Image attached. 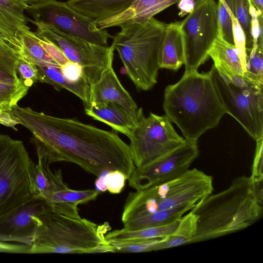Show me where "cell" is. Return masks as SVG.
<instances>
[{
    "label": "cell",
    "mask_w": 263,
    "mask_h": 263,
    "mask_svg": "<svg viewBox=\"0 0 263 263\" xmlns=\"http://www.w3.org/2000/svg\"><path fill=\"white\" fill-rule=\"evenodd\" d=\"M10 111L31 132L36 153L44 156L49 164L73 163L98 177L119 171L127 179L135 168L129 145L114 132L17 104Z\"/></svg>",
    "instance_id": "1"
},
{
    "label": "cell",
    "mask_w": 263,
    "mask_h": 263,
    "mask_svg": "<svg viewBox=\"0 0 263 263\" xmlns=\"http://www.w3.org/2000/svg\"><path fill=\"white\" fill-rule=\"evenodd\" d=\"M191 210L197 221L196 234L191 243L243 230L262 217V183L255 184L246 176L235 177L227 189L208 195Z\"/></svg>",
    "instance_id": "2"
},
{
    "label": "cell",
    "mask_w": 263,
    "mask_h": 263,
    "mask_svg": "<svg viewBox=\"0 0 263 263\" xmlns=\"http://www.w3.org/2000/svg\"><path fill=\"white\" fill-rule=\"evenodd\" d=\"M163 108L185 139L195 141L216 127L226 114L210 73L197 70L185 71L165 88Z\"/></svg>",
    "instance_id": "3"
},
{
    "label": "cell",
    "mask_w": 263,
    "mask_h": 263,
    "mask_svg": "<svg viewBox=\"0 0 263 263\" xmlns=\"http://www.w3.org/2000/svg\"><path fill=\"white\" fill-rule=\"evenodd\" d=\"M166 24L154 17L142 23H128L112 36L127 73L137 88L151 89L157 82Z\"/></svg>",
    "instance_id": "4"
},
{
    "label": "cell",
    "mask_w": 263,
    "mask_h": 263,
    "mask_svg": "<svg viewBox=\"0 0 263 263\" xmlns=\"http://www.w3.org/2000/svg\"><path fill=\"white\" fill-rule=\"evenodd\" d=\"M29 253L83 254L111 252L105 239L109 226L55 212L49 207L40 216Z\"/></svg>",
    "instance_id": "5"
},
{
    "label": "cell",
    "mask_w": 263,
    "mask_h": 263,
    "mask_svg": "<svg viewBox=\"0 0 263 263\" xmlns=\"http://www.w3.org/2000/svg\"><path fill=\"white\" fill-rule=\"evenodd\" d=\"M213 190L212 176L197 168L189 169L170 181L129 193L122 221L181 207L192 209Z\"/></svg>",
    "instance_id": "6"
},
{
    "label": "cell",
    "mask_w": 263,
    "mask_h": 263,
    "mask_svg": "<svg viewBox=\"0 0 263 263\" xmlns=\"http://www.w3.org/2000/svg\"><path fill=\"white\" fill-rule=\"evenodd\" d=\"M34 166L22 141L0 135V216L35 198Z\"/></svg>",
    "instance_id": "7"
},
{
    "label": "cell",
    "mask_w": 263,
    "mask_h": 263,
    "mask_svg": "<svg viewBox=\"0 0 263 263\" xmlns=\"http://www.w3.org/2000/svg\"><path fill=\"white\" fill-rule=\"evenodd\" d=\"M226 113L234 118L254 140L263 137V85L244 77L231 82L213 65L209 71Z\"/></svg>",
    "instance_id": "8"
},
{
    "label": "cell",
    "mask_w": 263,
    "mask_h": 263,
    "mask_svg": "<svg viewBox=\"0 0 263 263\" xmlns=\"http://www.w3.org/2000/svg\"><path fill=\"white\" fill-rule=\"evenodd\" d=\"M136 168L145 167L179 147L186 139L175 130L172 122L164 116L142 114L127 137Z\"/></svg>",
    "instance_id": "9"
},
{
    "label": "cell",
    "mask_w": 263,
    "mask_h": 263,
    "mask_svg": "<svg viewBox=\"0 0 263 263\" xmlns=\"http://www.w3.org/2000/svg\"><path fill=\"white\" fill-rule=\"evenodd\" d=\"M36 26V34L56 45L69 61L79 65L90 86L98 81L112 67L115 49L112 45L104 46L62 32L54 26L31 21Z\"/></svg>",
    "instance_id": "10"
},
{
    "label": "cell",
    "mask_w": 263,
    "mask_h": 263,
    "mask_svg": "<svg viewBox=\"0 0 263 263\" xmlns=\"http://www.w3.org/2000/svg\"><path fill=\"white\" fill-rule=\"evenodd\" d=\"M217 3L196 0L194 10L181 22L185 71L197 70L204 63L218 37Z\"/></svg>",
    "instance_id": "11"
},
{
    "label": "cell",
    "mask_w": 263,
    "mask_h": 263,
    "mask_svg": "<svg viewBox=\"0 0 263 263\" xmlns=\"http://www.w3.org/2000/svg\"><path fill=\"white\" fill-rule=\"evenodd\" d=\"M34 21L50 24L72 36L90 43L108 46L112 37L106 29L97 27V22L71 8L66 2L45 0L29 5L26 10Z\"/></svg>",
    "instance_id": "12"
},
{
    "label": "cell",
    "mask_w": 263,
    "mask_h": 263,
    "mask_svg": "<svg viewBox=\"0 0 263 263\" xmlns=\"http://www.w3.org/2000/svg\"><path fill=\"white\" fill-rule=\"evenodd\" d=\"M199 154L197 141L185 143L168 154L143 168H135L129 185L140 190L175 179L189 170Z\"/></svg>",
    "instance_id": "13"
},
{
    "label": "cell",
    "mask_w": 263,
    "mask_h": 263,
    "mask_svg": "<svg viewBox=\"0 0 263 263\" xmlns=\"http://www.w3.org/2000/svg\"><path fill=\"white\" fill-rule=\"evenodd\" d=\"M49 207L44 200L35 197L0 216V241L30 248L42 224L40 216Z\"/></svg>",
    "instance_id": "14"
},
{
    "label": "cell",
    "mask_w": 263,
    "mask_h": 263,
    "mask_svg": "<svg viewBox=\"0 0 263 263\" xmlns=\"http://www.w3.org/2000/svg\"><path fill=\"white\" fill-rule=\"evenodd\" d=\"M47 172L51 187L45 202L55 212L80 217L78 205L95 200L99 194L97 190H74L69 188L63 180L60 169L53 172L48 165Z\"/></svg>",
    "instance_id": "15"
},
{
    "label": "cell",
    "mask_w": 263,
    "mask_h": 263,
    "mask_svg": "<svg viewBox=\"0 0 263 263\" xmlns=\"http://www.w3.org/2000/svg\"><path fill=\"white\" fill-rule=\"evenodd\" d=\"M90 105L108 102L114 103L124 110L136 124L143 114L128 92L123 87L112 67L108 69L90 86Z\"/></svg>",
    "instance_id": "16"
},
{
    "label": "cell",
    "mask_w": 263,
    "mask_h": 263,
    "mask_svg": "<svg viewBox=\"0 0 263 263\" xmlns=\"http://www.w3.org/2000/svg\"><path fill=\"white\" fill-rule=\"evenodd\" d=\"M29 5L22 0H0V37L20 53L21 35L29 30L25 14Z\"/></svg>",
    "instance_id": "17"
},
{
    "label": "cell",
    "mask_w": 263,
    "mask_h": 263,
    "mask_svg": "<svg viewBox=\"0 0 263 263\" xmlns=\"http://www.w3.org/2000/svg\"><path fill=\"white\" fill-rule=\"evenodd\" d=\"M179 0H133L123 12L97 23L101 29L120 27L128 23H142L148 21Z\"/></svg>",
    "instance_id": "18"
},
{
    "label": "cell",
    "mask_w": 263,
    "mask_h": 263,
    "mask_svg": "<svg viewBox=\"0 0 263 263\" xmlns=\"http://www.w3.org/2000/svg\"><path fill=\"white\" fill-rule=\"evenodd\" d=\"M209 57L218 72L227 80L234 82L243 78V70L238 50L218 36L212 46Z\"/></svg>",
    "instance_id": "19"
},
{
    "label": "cell",
    "mask_w": 263,
    "mask_h": 263,
    "mask_svg": "<svg viewBox=\"0 0 263 263\" xmlns=\"http://www.w3.org/2000/svg\"><path fill=\"white\" fill-rule=\"evenodd\" d=\"M34 64L41 73V82L49 84L58 90L65 89L71 92L82 101L85 107L90 105V86L85 79L72 82L64 76L61 66L43 61Z\"/></svg>",
    "instance_id": "20"
},
{
    "label": "cell",
    "mask_w": 263,
    "mask_h": 263,
    "mask_svg": "<svg viewBox=\"0 0 263 263\" xmlns=\"http://www.w3.org/2000/svg\"><path fill=\"white\" fill-rule=\"evenodd\" d=\"M133 0H68L71 8L97 23L127 9Z\"/></svg>",
    "instance_id": "21"
},
{
    "label": "cell",
    "mask_w": 263,
    "mask_h": 263,
    "mask_svg": "<svg viewBox=\"0 0 263 263\" xmlns=\"http://www.w3.org/2000/svg\"><path fill=\"white\" fill-rule=\"evenodd\" d=\"M85 111L94 119L107 124L127 137L136 124L124 110L112 103L91 104L85 107Z\"/></svg>",
    "instance_id": "22"
},
{
    "label": "cell",
    "mask_w": 263,
    "mask_h": 263,
    "mask_svg": "<svg viewBox=\"0 0 263 263\" xmlns=\"http://www.w3.org/2000/svg\"><path fill=\"white\" fill-rule=\"evenodd\" d=\"M181 22L180 21L166 24L162 48L161 68L177 70L184 63Z\"/></svg>",
    "instance_id": "23"
},
{
    "label": "cell",
    "mask_w": 263,
    "mask_h": 263,
    "mask_svg": "<svg viewBox=\"0 0 263 263\" xmlns=\"http://www.w3.org/2000/svg\"><path fill=\"white\" fill-rule=\"evenodd\" d=\"M180 218L166 224L138 230L129 231L124 228L115 230L106 234L105 239L108 242H116L131 239L165 237L174 232L179 225Z\"/></svg>",
    "instance_id": "24"
},
{
    "label": "cell",
    "mask_w": 263,
    "mask_h": 263,
    "mask_svg": "<svg viewBox=\"0 0 263 263\" xmlns=\"http://www.w3.org/2000/svg\"><path fill=\"white\" fill-rule=\"evenodd\" d=\"M191 209L190 207L184 206L132 219L123 222V228L127 230L135 231L166 224L180 219L184 213Z\"/></svg>",
    "instance_id": "25"
},
{
    "label": "cell",
    "mask_w": 263,
    "mask_h": 263,
    "mask_svg": "<svg viewBox=\"0 0 263 263\" xmlns=\"http://www.w3.org/2000/svg\"><path fill=\"white\" fill-rule=\"evenodd\" d=\"M196 216L191 212L182 216L174 232L164 237L157 246L156 251L190 243L196 234Z\"/></svg>",
    "instance_id": "26"
},
{
    "label": "cell",
    "mask_w": 263,
    "mask_h": 263,
    "mask_svg": "<svg viewBox=\"0 0 263 263\" xmlns=\"http://www.w3.org/2000/svg\"><path fill=\"white\" fill-rule=\"evenodd\" d=\"M22 50L20 55L29 62L43 61L59 65L47 52L35 33L27 30L21 35ZM60 66V65H59Z\"/></svg>",
    "instance_id": "27"
},
{
    "label": "cell",
    "mask_w": 263,
    "mask_h": 263,
    "mask_svg": "<svg viewBox=\"0 0 263 263\" xmlns=\"http://www.w3.org/2000/svg\"><path fill=\"white\" fill-rule=\"evenodd\" d=\"M20 54L7 43L0 39V82H22L17 70V61Z\"/></svg>",
    "instance_id": "28"
},
{
    "label": "cell",
    "mask_w": 263,
    "mask_h": 263,
    "mask_svg": "<svg viewBox=\"0 0 263 263\" xmlns=\"http://www.w3.org/2000/svg\"><path fill=\"white\" fill-rule=\"evenodd\" d=\"M227 7L236 18L246 37V47L251 48L253 41L251 33V15L249 0H222Z\"/></svg>",
    "instance_id": "29"
},
{
    "label": "cell",
    "mask_w": 263,
    "mask_h": 263,
    "mask_svg": "<svg viewBox=\"0 0 263 263\" xmlns=\"http://www.w3.org/2000/svg\"><path fill=\"white\" fill-rule=\"evenodd\" d=\"M243 77L254 83L263 85V46L246 48Z\"/></svg>",
    "instance_id": "30"
},
{
    "label": "cell",
    "mask_w": 263,
    "mask_h": 263,
    "mask_svg": "<svg viewBox=\"0 0 263 263\" xmlns=\"http://www.w3.org/2000/svg\"><path fill=\"white\" fill-rule=\"evenodd\" d=\"M164 238L131 239L109 242L111 246V252H145L156 251L158 243Z\"/></svg>",
    "instance_id": "31"
},
{
    "label": "cell",
    "mask_w": 263,
    "mask_h": 263,
    "mask_svg": "<svg viewBox=\"0 0 263 263\" xmlns=\"http://www.w3.org/2000/svg\"><path fill=\"white\" fill-rule=\"evenodd\" d=\"M23 82L10 83L0 82V104L10 110L24 97L29 90Z\"/></svg>",
    "instance_id": "32"
},
{
    "label": "cell",
    "mask_w": 263,
    "mask_h": 263,
    "mask_svg": "<svg viewBox=\"0 0 263 263\" xmlns=\"http://www.w3.org/2000/svg\"><path fill=\"white\" fill-rule=\"evenodd\" d=\"M217 9L218 36L234 44L232 20L222 0H218Z\"/></svg>",
    "instance_id": "33"
},
{
    "label": "cell",
    "mask_w": 263,
    "mask_h": 263,
    "mask_svg": "<svg viewBox=\"0 0 263 263\" xmlns=\"http://www.w3.org/2000/svg\"><path fill=\"white\" fill-rule=\"evenodd\" d=\"M17 70L20 80L28 87L34 83L41 82V75L36 65L20 55L17 61Z\"/></svg>",
    "instance_id": "34"
},
{
    "label": "cell",
    "mask_w": 263,
    "mask_h": 263,
    "mask_svg": "<svg viewBox=\"0 0 263 263\" xmlns=\"http://www.w3.org/2000/svg\"><path fill=\"white\" fill-rule=\"evenodd\" d=\"M225 6L228 10L232 20L234 45L238 50L244 72L246 61V48L245 35L241 26L240 25L236 18L234 16V15L232 13V12L226 5Z\"/></svg>",
    "instance_id": "35"
},
{
    "label": "cell",
    "mask_w": 263,
    "mask_h": 263,
    "mask_svg": "<svg viewBox=\"0 0 263 263\" xmlns=\"http://www.w3.org/2000/svg\"><path fill=\"white\" fill-rule=\"evenodd\" d=\"M250 177L255 184L263 182V137L257 140Z\"/></svg>",
    "instance_id": "36"
},
{
    "label": "cell",
    "mask_w": 263,
    "mask_h": 263,
    "mask_svg": "<svg viewBox=\"0 0 263 263\" xmlns=\"http://www.w3.org/2000/svg\"><path fill=\"white\" fill-rule=\"evenodd\" d=\"M126 176L119 171H112L106 173L104 180L107 190L111 194H119L123 190L127 180Z\"/></svg>",
    "instance_id": "37"
},
{
    "label": "cell",
    "mask_w": 263,
    "mask_h": 263,
    "mask_svg": "<svg viewBox=\"0 0 263 263\" xmlns=\"http://www.w3.org/2000/svg\"><path fill=\"white\" fill-rule=\"evenodd\" d=\"M39 37L42 46L60 66H62L69 61L62 50L53 43L45 38Z\"/></svg>",
    "instance_id": "38"
},
{
    "label": "cell",
    "mask_w": 263,
    "mask_h": 263,
    "mask_svg": "<svg viewBox=\"0 0 263 263\" xmlns=\"http://www.w3.org/2000/svg\"><path fill=\"white\" fill-rule=\"evenodd\" d=\"M61 70L64 76L72 82H78L85 79L82 67L70 61L61 66Z\"/></svg>",
    "instance_id": "39"
},
{
    "label": "cell",
    "mask_w": 263,
    "mask_h": 263,
    "mask_svg": "<svg viewBox=\"0 0 263 263\" xmlns=\"http://www.w3.org/2000/svg\"><path fill=\"white\" fill-rule=\"evenodd\" d=\"M195 2V0H179L177 3L180 10L179 15L182 17L190 13L194 9Z\"/></svg>",
    "instance_id": "40"
},
{
    "label": "cell",
    "mask_w": 263,
    "mask_h": 263,
    "mask_svg": "<svg viewBox=\"0 0 263 263\" xmlns=\"http://www.w3.org/2000/svg\"><path fill=\"white\" fill-rule=\"evenodd\" d=\"M105 174L98 177L95 181L96 190L99 191L105 192L107 191V187L104 180Z\"/></svg>",
    "instance_id": "41"
},
{
    "label": "cell",
    "mask_w": 263,
    "mask_h": 263,
    "mask_svg": "<svg viewBox=\"0 0 263 263\" xmlns=\"http://www.w3.org/2000/svg\"><path fill=\"white\" fill-rule=\"evenodd\" d=\"M255 8L259 12H263V0H249Z\"/></svg>",
    "instance_id": "42"
},
{
    "label": "cell",
    "mask_w": 263,
    "mask_h": 263,
    "mask_svg": "<svg viewBox=\"0 0 263 263\" xmlns=\"http://www.w3.org/2000/svg\"><path fill=\"white\" fill-rule=\"evenodd\" d=\"M22 1L25 2L28 5H31L32 4H34V3H39V2H40L42 1H44L45 0H22Z\"/></svg>",
    "instance_id": "43"
},
{
    "label": "cell",
    "mask_w": 263,
    "mask_h": 263,
    "mask_svg": "<svg viewBox=\"0 0 263 263\" xmlns=\"http://www.w3.org/2000/svg\"><path fill=\"white\" fill-rule=\"evenodd\" d=\"M0 109L5 110H8L3 106H2L1 104H0Z\"/></svg>",
    "instance_id": "44"
},
{
    "label": "cell",
    "mask_w": 263,
    "mask_h": 263,
    "mask_svg": "<svg viewBox=\"0 0 263 263\" xmlns=\"http://www.w3.org/2000/svg\"><path fill=\"white\" fill-rule=\"evenodd\" d=\"M3 110H4L0 109V113H1Z\"/></svg>",
    "instance_id": "45"
},
{
    "label": "cell",
    "mask_w": 263,
    "mask_h": 263,
    "mask_svg": "<svg viewBox=\"0 0 263 263\" xmlns=\"http://www.w3.org/2000/svg\"><path fill=\"white\" fill-rule=\"evenodd\" d=\"M0 39H1V37H0ZM1 40H2V39H1Z\"/></svg>",
    "instance_id": "46"
}]
</instances>
